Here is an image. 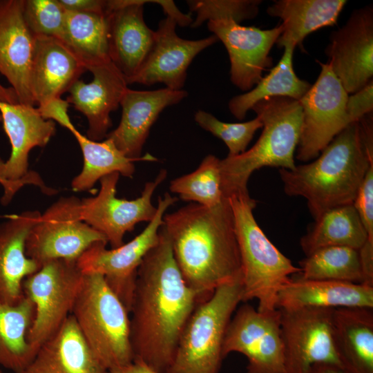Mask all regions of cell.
Returning <instances> with one entry per match:
<instances>
[{"label": "cell", "mask_w": 373, "mask_h": 373, "mask_svg": "<svg viewBox=\"0 0 373 373\" xmlns=\"http://www.w3.org/2000/svg\"><path fill=\"white\" fill-rule=\"evenodd\" d=\"M199 302V296L182 276L162 224L157 244L137 270L129 312L134 359L157 373H165L183 328Z\"/></svg>", "instance_id": "1"}, {"label": "cell", "mask_w": 373, "mask_h": 373, "mask_svg": "<svg viewBox=\"0 0 373 373\" xmlns=\"http://www.w3.org/2000/svg\"><path fill=\"white\" fill-rule=\"evenodd\" d=\"M174 259L200 301L242 277L240 252L228 198L207 207L190 203L163 217Z\"/></svg>", "instance_id": "2"}, {"label": "cell", "mask_w": 373, "mask_h": 373, "mask_svg": "<svg viewBox=\"0 0 373 373\" xmlns=\"http://www.w3.org/2000/svg\"><path fill=\"white\" fill-rule=\"evenodd\" d=\"M373 164L372 113L349 124L310 163L279 169L285 193L307 200L314 220L332 208L353 204Z\"/></svg>", "instance_id": "3"}, {"label": "cell", "mask_w": 373, "mask_h": 373, "mask_svg": "<svg viewBox=\"0 0 373 373\" xmlns=\"http://www.w3.org/2000/svg\"><path fill=\"white\" fill-rule=\"evenodd\" d=\"M263 124L260 137L249 150L220 160L224 197L249 193V179L265 166L293 170L294 153L300 135L303 111L299 100L276 97L261 100L251 108Z\"/></svg>", "instance_id": "4"}, {"label": "cell", "mask_w": 373, "mask_h": 373, "mask_svg": "<svg viewBox=\"0 0 373 373\" xmlns=\"http://www.w3.org/2000/svg\"><path fill=\"white\" fill-rule=\"evenodd\" d=\"M228 199L241 261L242 302L256 299L259 312L274 311L277 309L279 291L300 269L273 245L259 227L253 213L256 202L249 193H234Z\"/></svg>", "instance_id": "5"}, {"label": "cell", "mask_w": 373, "mask_h": 373, "mask_svg": "<svg viewBox=\"0 0 373 373\" xmlns=\"http://www.w3.org/2000/svg\"><path fill=\"white\" fill-rule=\"evenodd\" d=\"M71 315L90 347L108 370L134 360L129 312L97 273H83Z\"/></svg>", "instance_id": "6"}, {"label": "cell", "mask_w": 373, "mask_h": 373, "mask_svg": "<svg viewBox=\"0 0 373 373\" xmlns=\"http://www.w3.org/2000/svg\"><path fill=\"white\" fill-rule=\"evenodd\" d=\"M242 302V277L218 287L199 302L180 334L165 373H219L228 325Z\"/></svg>", "instance_id": "7"}, {"label": "cell", "mask_w": 373, "mask_h": 373, "mask_svg": "<svg viewBox=\"0 0 373 373\" xmlns=\"http://www.w3.org/2000/svg\"><path fill=\"white\" fill-rule=\"evenodd\" d=\"M82 278L77 262L57 259L44 263L23 280V295L35 304L28 338L37 352L71 314Z\"/></svg>", "instance_id": "8"}, {"label": "cell", "mask_w": 373, "mask_h": 373, "mask_svg": "<svg viewBox=\"0 0 373 373\" xmlns=\"http://www.w3.org/2000/svg\"><path fill=\"white\" fill-rule=\"evenodd\" d=\"M178 198L168 192L157 198L155 216L135 238L117 248L107 249L106 242H97L86 249L77 263L83 273H97L130 312L137 270L145 255L157 244L163 217Z\"/></svg>", "instance_id": "9"}, {"label": "cell", "mask_w": 373, "mask_h": 373, "mask_svg": "<svg viewBox=\"0 0 373 373\" xmlns=\"http://www.w3.org/2000/svg\"><path fill=\"white\" fill-rule=\"evenodd\" d=\"M97 242L107 240L83 221L81 200L75 196L61 197L41 214L30 229L26 253L41 266L57 259L77 262Z\"/></svg>", "instance_id": "10"}, {"label": "cell", "mask_w": 373, "mask_h": 373, "mask_svg": "<svg viewBox=\"0 0 373 373\" xmlns=\"http://www.w3.org/2000/svg\"><path fill=\"white\" fill-rule=\"evenodd\" d=\"M0 113L4 131L11 144L6 161L0 158V184L4 189L2 204H8L17 191L33 184L48 193L40 178L28 171V155L36 146H45L55 133V123L45 119L35 106L0 100Z\"/></svg>", "instance_id": "11"}, {"label": "cell", "mask_w": 373, "mask_h": 373, "mask_svg": "<svg viewBox=\"0 0 373 373\" xmlns=\"http://www.w3.org/2000/svg\"><path fill=\"white\" fill-rule=\"evenodd\" d=\"M320 74L299 100L303 111L296 158L316 159L349 124L346 112L348 94L327 63L317 61Z\"/></svg>", "instance_id": "12"}, {"label": "cell", "mask_w": 373, "mask_h": 373, "mask_svg": "<svg viewBox=\"0 0 373 373\" xmlns=\"http://www.w3.org/2000/svg\"><path fill=\"white\" fill-rule=\"evenodd\" d=\"M280 320L278 309L260 312L249 304L242 305L227 328L223 357L232 352L245 356L247 373H285Z\"/></svg>", "instance_id": "13"}, {"label": "cell", "mask_w": 373, "mask_h": 373, "mask_svg": "<svg viewBox=\"0 0 373 373\" xmlns=\"http://www.w3.org/2000/svg\"><path fill=\"white\" fill-rule=\"evenodd\" d=\"M119 175L115 172L102 178L97 195L81 200L83 221L104 235L113 249L124 244L125 233L132 231L137 224L152 220L157 207L153 205L151 198L166 179L167 171L160 170L153 180L145 184L141 195L131 200L116 196Z\"/></svg>", "instance_id": "14"}, {"label": "cell", "mask_w": 373, "mask_h": 373, "mask_svg": "<svg viewBox=\"0 0 373 373\" xmlns=\"http://www.w3.org/2000/svg\"><path fill=\"white\" fill-rule=\"evenodd\" d=\"M334 309H280L285 373H309L312 367L320 363L343 368L333 336Z\"/></svg>", "instance_id": "15"}, {"label": "cell", "mask_w": 373, "mask_h": 373, "mask_svg": "<svg viewBox=\"0 0 373 373\" xmlns=\"http://www.w3.org/2000/svg\"><path fill=\"white\" fill-rule=\"evenodd\" d=\"M327 62L347 94H353L373 77V8L354 10L345 25L330 35Z\"/></svg>", "instance_id": "16"}, {"label": "cell", "mask_w": 373, "mask_h": 373, "mask_svg": "<svg viewBox=\"0 0 373 373\" xmlns=\"http://www.w3.org/2000/svg\"><path fill=\"white\" fill-rule=\"evenodd\" d=\"M207 28L228 52L231 82L242 91L250 90L272 66L269 52L283 32L282 25L262 30L220 19L207 21Z\"/></svg>", "instance_id": "17"}, {"label": "cell", "mask_w": 373, "mask_h": 373, "mask_svg": "<svg viewBox=\"0 0 373 373\" xmlns=\"http://www.w3.org/2000/svg\"><path fill=\"white\" fill-rule=\"evenodd\" d=\"M176 26L169 17L159 22L150 51L135 75L126 79L128 85L162 83L166 88L182 90L193 59L219 41L214 35L198 40L182 39L176 33Z\"/></svg>", "instance_id": "18"}, {"label": "cell", "mask_w": 373, "mask_h": 373, "mask_svg": "<svg viewBox=\"0 0 373 373\" xmlns=\"http://www.w3.org/2000/svg\"><path fill=\"white\" fill-rule=\"evenodd\" d=\"M186 90L162 88L153 90L127 88L120 102L122 117L117 127L108 133L115 146L128 158L135 161H157L149 153L141 156L153 124L166 107L186 97Z\"/></svg>", "instance_id": "19"}, {"label": "cell", "mask_w": 373, "mask_h": 373, "mask_svg": "<svg viewBox=\"0 0 373 373\" xmlns=\"http://www.w3.org/2000/svg\"><path fill=\"white\" fill-rule=\"evenodd\" d=\"M111 61L126 80L138 71L152 46L155 30L145 23L147 0H107Z\"/></svg>", "instance_id": "20"}, {"label": "cell", "mask_w": 373, "mask_h": 373, "mask_svg": "<svg viewBox=\"0 0 373 373\" xmlns=\"http://www.w3.org/2000/svg\"><path fill=\"white\" fill-rule=\"evenodd\" d=\"M23 0H0V73L11 85L20 104L34 106L30 70L35 37L23 16Z\"/></svg>", "instance_id": "21"}, {"label": "cell", "mask_w": 373, "mask_h": 373, "mask_svg": "<svg viewBox=\"0 0 373 373\" xmlns=\"http://www.w3.org/2000/svg\"><path fill=\"white\" fill-rule=\"evenodd\" d=\"M93 75L90 83L79 79L69 88L66 101L87 118V137L100 141L112 126L110 114L120 106L128 88L124 75L108 61L88 69Z\"/></svg>", "instance_id": "22"}, {"label": "cell", "mask_w": 373, "mask_h": 373, "mask_svg": "<svg viewBox=\"0 0 373 373\" xmlns=\"http://www.w3.org/2000/svg\"><path fill=\"white\" fill-rule=\"evenodd\" d=\"M40 216L38 211H26L0 223L1 303H18L23 297V280L41 267L26 253L28 235Z\"/></svg>", "instance_id": "23"}, {"label": "cell", "mask_w": 373, "mask_h": 373, "mask_svg": "<svg viewBox=\"0 0 373 373\" xmlns=\"http://www.w3.org/2000/svg\"><path fill=\"white\" fill-rule=\"evenodd\" d=\"M86 70L84 66L59 39L35 37L30 79L35 105L42 106L61 98Z\"/></svg>", "instance_id": "24"}, {"label": "cell", "mask_w": 373, "mask_h": 373, "mask_svg": "<svg viewBox=\"0 0 373 373\" xmlns=\"http://www.w3.org/2000/svg\"><path fill=\"white\" fill-rule=\"evenodd\" d=\"M21 373H108L70 314Z\"/></svg>", "instance_id": "25"}, {"label": "cell", "mask_w": 373, "mask_h": 373, "mask_svg": "<svg viewBox=\"0 0 373 373\" xmlns=\"http://www.w3.org/2000/svg\"><path fill=\"white\" fill-rule=\"evenodd\" d=\"M373 308V287L328 280L291 278L279 291L276 308Z\"/></svg>", "instance_id": "26"}, {"label": "cell", "mask_w": 373, "mask_h": 373, "mask_svg": "<svg viewBox=\"0 0 373 373\" xmlns=\"http://www.w3.org/2000/svg\"><path fill=\"white\" fill-rule=\"evenodd\" d=\"M332 324L343 368L348 373H373V308L334 309Z\"/></svg>", "instance_id": "27"}, {"label": "cell", "mask_w": 373, "mask_h": 373, "mask_svg": "<svg viewBox=\"0 0 373 373\" xmlns=\"http://www.w3.org/2000/svg\"><path fill=\"white\" fill-rule=\"evenodd\" d=\"M346 3L345 0L274 1L267 12L283 21V32L276 44L279 48H302L303 41L309 34L335 25Z\"/></svg>", "instance_id": "28"}, {"label": "cell", "mask_w": 373, "mask_h": 373, "mask_svg": "<svg viewBox=\"0 0 373 373\" xmlns=\"http://www.w3.org/2000/svg\"><path fill=\"white\" fill-rule=\"evenodd\" d=\"M34 317L35 304L24 295L15 305L0 303V365L14 373H21L36 355L28 338Z\"/></svg>", "instance_id": "29"}, {"label": "cell", "mask_w": 373, "mask_h": 373, "mask_svg": "<svg viewBox=\"0 0 373 373\" xmlns=\"http://www.w3.org/2000/svg\"><path fill=\"white\" fill-rule=\"evenodd\" d=\"M367 233L353 204L329 209L315 220L300 240L305 256L327 247L342 246L360 250Z\"/></svg>", "instance_id": "30"}, {"label": "cell", "mask_w": 373, "mask_h": 373, "mask_svg": "<svg viewBox=\"0 0 373 373\" xmlns=\"http://www.w3.org/2000/svg\"><path fill=\"white\" fill-rule=\"evenodd\" d=\"M295 47L286 46L280 61L269 73L250 90L232 97L229 102L231 113L238 119H245L247 112L258 102L276 97H289L296 100L309 89L312 84L300 79L293 65Z\"/></svg>", "instance_id": "31"}, {"label": "cell", "mask_w": 373, "mask_h": 373, "mask_svg": "<svg viewBox=\"0 0 373 373\" xmlns=\"http://www.w3.org/2000/svg\"><path fill=\"white\" fill-rule=\"evenodd\" d=\"M61 41L84 66L111 61L107 15L66 10Z\"/></svg>", "instance_id": "32"}, {"label": "cell", "mask_w": 373, "mask_h": 373, "mask_svg": "<svg viewBox=\"0 0 373 373\" xmlns=\"http://www.w3.org/2000/svg\"><path fill=\"white\" fill-rule=\"evenodd\" d=\"M84 157V166L79 175L71 182L75 191H85L93 187L102 178L119 173L132 178L135 172V160L126 157L108 138L93 141L81 134L77 130L73 133Z\"/></svg>", "instance_id": "33"}, {"label": "cell", "mask_w": 373, "mask_h": 373, "mask_svg": "<svg viewBox=\"0 0 373 373\" xmlns=\"http://www.w3.org/2000/svg\"><path fill=\"white\" fill-rule=\"evenodd\" d=\"M298 278L363 284L359 250L342 246L319 249L299 262Z\"/></svg>", "instance_id": "34"}, {"label": "cell", "mask_w": 373, "mask_h": 373, "mask_svg": "<svg viewBox=\"0 0 373 373\" xmlns=\"http://www.w3.org/2000/svg\"><path fill=\"white\" fill-rule=\"evenodd\" d=\"M220 159L209 154L193 172L171 181L169 189L184 200L215 207L226 198L222 191Z\"/></svg>", "instance_id": "35"}, {"label": "cell", "mask_w": 373, "mask_h": 373, "mask_svg": "<svg viewBox=\"0 0 373 373\" xmlns=\"http://www.w3.org/2000/svg\"><path fill=\"white\" fill-rule=\"evenodd\" d=\"M194 119L201 128L224 142L229 149L227 156L231 157L244 153L256 132L263 126L258 116L245 122L228 123L202 110L195 113Z\"/></svg>", "instance_id": "36"}, {"label": "cell", "mask_w": 373, "mask_h": 373, "mask_svg": "<svg viewBox=\"0 0 373 373\" xmlns=\"http://www.w3.org/2000/svg\"><path fill=\"white\" fill-rule=\"evenodd\" d=\"M260 0H190L186 3L191 12H195L191 28H198L204 22L231 19L238 23L253 19L258 15Z\"/></svg>", "instance_id": "37"}, {"label": "cell", "mask_w": 373, "mask_h": 373, "mask_svg": "<svg viewBox=\"0 0 373 373\" xmlns=\"http://www.w3.org/2000/svg\"><path fill=\"white\" fill-rule=\"evenodd\" d=\"M23 16L31 33L61 40L66 10L59 0H23Z\"/></svg>", "instance_id": "38"}, {"label": "cell", "mask_w": 373, "mask_h": 373, "mask_svg": "<svg viewBox=\"0 0 373 373\" xmlns=\"http://www.w3.org/2000/svg\"><path fill=\"white\" fill-rule=\"evenodd\" d=\"M353 204L367 236L363 247L373 249V164L368 168Z\"/></svg>", "instance_id": "39"}, {"label": "cell", "mask_w": 373, "mask_h": 373, "mask_svg": "<svg viewBox=\"0 0 373 373\" xmlns=\"http://www.w3.org/2000/svg\"><path fill=\"white\" fill-rule=\"evenodd\" d=\"M373 110V80L357 92L348 95L346 112L350 122L357 121Z\"/></svg>", "instance_id": "40"}, {"label": "cell", "mask_w": 373, "mask_h": 373, "mask_svg": "<svg viewBox=\"0 0 373 373\" xmlns=\"http://www.w3.org/2000/svg\"><path fill=\"white\" fill-rule=\"evenodd\" d=\"M68 106L69 104L66 100L58 98L37 108L43 118L57 122L73 133L77 129L68 115Z\"/></svg>", "instance_id": "41"}, {"label": "cell", "mask_w": 373, "mask_h": 373, "mask_svg": "<svg viewBox=\"0 0 373 373\" xmlns=\"http://www.w3.org/2000/svg\"><path fill=\"white\" fill-rule=\"evenodd\" d=\"M66 10L108 14L107 0H59Z\"/></svg>", "instance_id": "42"}, {"label": "cell", "mask_w": 373, "mask_h": 373, "mask_svg": "<svg viewBox=\"0 0 373 373\" xmlns=\"http://www.w3.org/2000/svg\"><path fill=\"white\" fill-rule=\"evenodd\" d=\"M151 2L159 4L166 17L173 19L180 26H191L193 21L191 13L182 12L171 0H156Z\"/></svg>", "instance_id": "43"}, {"label": "cell", "mask_w": 373, "mask_h": 373, "mask_svg": "<svg viewBox=\"0 0 373 373\" xmlns=\"http://www.w3.org/2000/svg\"><path fill=\"white\" fill-rule=\"evenodd\" d=\"M108 373H157L142 361L134 359L128 365L108 370Z\"/></svg>", "instance_id": "44"}, {"label": "cell", "mask_w": 373, "mask_h": 373, "mask_svg": "<svg viewBox=\"0 0 373 373\" xmlns=\"http://www.w3.org/2000/svg\"><path fill=\"white\" fill-rule=\"evenodd\" d=\"M309 373H348L343 367L331 363H316L310 370Z\"/></svg>", "instance_id": "45"}, {"label": "cell", "mask_w": 373, "mask_h": 373, "mask_svg": "<svg viewBox=\"0 0 373 373\" xmlns=\"http://www.w3.org/2000/svg\"><path fill=\"white\" fill-rule=\"evenodd\" d=\"M0 121H1V115H0Z\"/></svg>", "instance_id": "46"}, {"label": "cell", "mask_w": 373, "mask_h": 373, "mask_svg": "<svg viewBox=\"0 0 373 373\" xmlns=\"http://www.w3.org/2000/svg\"><path fill=\"white\" fill-rule=\"evenodd\" d=\"M0 373H2L1 370H0Z\"/></svg>", "instance_id": "47"}]
</instances>
